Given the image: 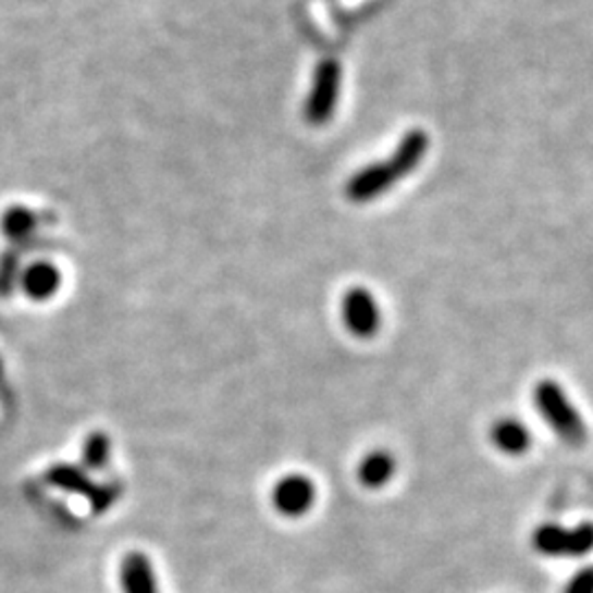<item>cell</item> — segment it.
<instances>
[{
  "label": "cell",
  "instance_id": "obj_1",
  "mask_svg": "<svg viewBox=\"0 0 593 593\" xmlns=\"http://www.w3.org/2000/svg\"><path fill=\"white\" fill-rule=\"evenodd\" d=\"M429 135L424 131H411L403 137L396 152L381 163H372L359 174H354L345 187L351 202H370L392 189L400 178L418 170L429 152Z\"/></svg>",
  "mask_w": 593,
  "mask_h": 593
},
{
  "label": "cell",
  "instance_id": "obj_2",
  "mask_svg": "<svg viewBox=\"0 0 593 593\" xmlns=\"http://www.w3.org/2000/svg\"><path fill=\"white\" fill-rule=\"evenodd\" d=\"M534 407L543 422L554 431V435L573 448H580L589 440V427L576 403L569 398L565 387L552 379H543L534 387Z\"/></svg>",
  "mask_w": 593,
  "mask_h": 593
},
{
  "label": "cell",
  "instance_id": "obj_3",
  "mask_svg": "<svg viewBox=\"0 0 593 593\" xmlns=\"http://www.w3.org/2000/svg\"><path fill=\"white\" fill-rule=\"evenodd\" d=\"M532 547L549 558H582L593 552V523L578 526L543 523L532 532Z\"/></svg>",
  "mask_w": 593,
  "mask_h": 593
},
{
  "label": "cell",
  "instance_id": "obj_4",
  "mask_svg": "<svg viewBox=\"0 0 593 593\" xmlns=\"http://www.w3.org/2000/svg\"><path fill=\"white\" fill-rule=\"evenodd\" d=\"M338 92H341V64L336 60L319 62L314 71L312 88L304 108L306 122L312 126H323L325 122H330L336 110Z\"/></svg>",
  "mask_w": 593,
  "mask_h": 593
},
{
  "label": "cell",
  "instance_id": "obj_5",
  "mask_svg": "<svg viewBox=\"0 0 593 593\" xmlns=\"http://www.w3.org/2000/svg\"><path fill=\"white\" fill-rule=\"evenodd\" d=\"M343 323L359 338H370L381 330V308L366 288H351L343 297Z\"/></svg>",
  "mask_w": 593,
  "mask_h": 593
},
{
  "label": "cell",
  "instance_id": "obj_6",
  "mask_svg": "<svg viewBox=\"0 0 593 593\" xmlns=\"http://www.w3.org/2000/svg\"><path fill=\"white\" fill-rule=\"evenodd\" d=\"M317 499V489L310 482V478L299 472L286 474L282 478L275 489H273V506L280 515L288 519H299L304 517Z\"/></svg>",
  "mask_w": 593,
  "mask_h": 593
},
{
  "label": "cell",
  "instance_id": "obj_7",
  "mask_svg": "<svg viewBox=\"0 0 593 593\" xmlns=\"http://www.w3.org/2000/svg\"><path fill=\"white\" fill-rule=\"evenodd\" d=\"M122 589L124 593H159L152 560L144 552H131L122 560Z\"/></svg>",
  "mask_w": 593,
  "mask_h": 593
},
{
  "label": "cell",
  "instance_id": "obj_8",
  "mask_svg": "<svg viewBox=\"0 0 593 593\" xmlns=\"http://www.w3.org/2000/svg\"><path fill=\"white\" fill-rule=\"evenodd\" d=\"M491 442L497 450L510 457H519L530 450L532 446V433L530 429L517 420V418H499L491 427Z\"/></svg>",
  "mask_w": 593,
  "mask_h": 593
},
{
  "label": "cell",
  "instance_id": "obj_9",
  "mask_svg": "<svg viewBox=\"0 0 593 593\" xmlns=\"http://www.w3.org/2000/svg\"><path fill=\"white\" fill-rule=\"evenodd\" d=\"M62 284V275L55 269V264L51 262H34L27 269H23L21 275V288L25 291L27 297L36 299V301H45L51 299Z\"/></svg>",
  "mask_w": 593,
  "mask_h": 593
},
{
  "label": "cell",
  "instance_id": "obj_10",
  "mask_svg": "<svg viewBox=\"0 0 593 593\" xmlns=\"http://www.w3.org/2000/svg\"><path fill=\"white\" fill-rule=\"evenodd\" d=\"M42 218L27 207H10L0 218V231L12 240V245H27L38 235Z\"/></svg>",
  "mask_w": 593,
  "mask_h": 593
},
{
  "label": "cell",
  "instance_id": "obj_11",
  "mask_svg": "<svg viewBox=\"0 0 593 593\" xmlns=\"http://www.w3.org/2000/svg\"><path fill=\"white\" fill-rule=\"evenodd\" d=\"M396 474V457L390 450H372L359 464V482L370 489L379 491L387 486Z\"/></svg>",
  "mask_w": 593,
  "mask_h": 593
},
{
  "label": "cell",
  "instance_id": "obj_12",
  "mask_svg": "<svg viewBox=\"0 0 593 593\" xmlns=\"http://www.w3.org/2000/svg\"><path fill=\"white\" fill-rule=\"evenodd\" d=\"M51 486H58L66 493H79V495H88L92 489V482L88 480V474L84 468L75 466V464H55L47 470L45 478Z\"/></svg>",
  "mask_w": 593,
  "mask_h": 593
},
{
  "label": "cell",
  "instance_id": "obj_13",
  "mask_svg": "<svg viewBox=\"0 0 593 593\" xmlns=\"http://www.w3.org/2000/svg\"><path fill=\"white\" fill-rule=\"evenodd\" d=\"M23 254V249L12 247L0 256V297H10L21 286Z\"/></svg>",
  "mask_w": 593,
  "mask_h": 593
},
{
  "label": "cell",
  "instance_id": "obj_14",
  "mask_svg": "<svg viewBox=\"0 0 593 593\" xmlns=\"http://www.w3.org/2000/svg\"><path fill=\"white\" fill-rule=\"evenodd\" d=\"M110 437L101 431H95L86 437L84 442V448H82V459H84V466L88 470H101L106 468L108 459H110Z\"/></svg>",
  "mask_w": 593,
  "mask_h": 593
},
{
  "label": "cell",
  "instance_id": "obj_15",
  "mask_svg": "<svg viewBox=\"0 0 593 593\" xmlns=\"http://www.w3.org/2000/svg\"><path fill=\"white\" fill-rule=\"evenodd\" d=\"M119 495H122V486H119V484H101V486L92 484V489H90V493L86 497L90 499V508L95 512H103L116 502Z\"/></svg>",
  "mask_w": 593,
  "mask_h": 593
},
{
  "label": "cell",
  "instance_id": "obj_16",
  "mask_svg": "<svg viewBox=\"0 0 593 593\" xmlns=\"http://www.w3.org/2000/svg\"><path fill=\"white\" fill-rule=\"evenodd\" d=\"M563 593H593V565L578 569L563 586Z\"/></svg>",
  "mask_w": 593,
  "mask_h": 593
},
{
  "label": "cell",
  "instance_id": "obj_17",
  "mask_svg": "<svg viewBox=\"0 0 593 593\" xmlns=\"http://www.w3.org/2000/svg\"><path fill=\"white\" fill-rule=\"evenodd\" d=\"M0 370H3V363H0Z\"/></svg>",
  "mask_w": 593,
  "mask_h": 593
}]
</instances>
